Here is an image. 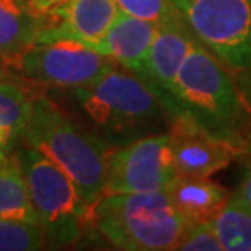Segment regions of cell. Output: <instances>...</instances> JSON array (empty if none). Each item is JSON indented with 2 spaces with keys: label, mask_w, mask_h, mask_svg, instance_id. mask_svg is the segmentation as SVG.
Instances as JSON below:
<instances>
[{
  "label": "cell",
  "mask_w": 251,
  "mask_h": 251,
  "mask_svg": "<svg viewBox=\"0 0 251 251\" xmlns=\"http://www.w3.org/2000/svg\"><path fill=\"white\" fill-rule=\"evenodd\" d=\"M168 116L248 149L251 109L225 65L196 41L179 69L168 101Z\"/></svg>",
  "instance_id": "obj_1"
},
{
  "label": "cell",
  "mask_w": 251,
  "mask_h": 251,
  "mask_svg": "<svg viewBox=\"0 0 251 251\" xmlns=\"http://www.w3.org/2000/svg\"><path fill=\"white\" fill-rule=\"evenodd\" d=\"M29 147L64 170L88 207L104 194L111 147L97 135L80 129L48 97H34L31 114L23 129Z\"/></svg>",
  "instance_id": "obj_2"
},
{
  "label": "cell",
  "mask_w": 251,
  "mask_h": 251,
  "mask_svg": "<svg viewBox=\"0 0 251 251\" xmlns=\"http://www.w3.org/2000/svg\"><path fill=\"white\" fill-rule=\"evenodd\" d=\"M92 217L113 247L127 251L176 250L191 225L175 209L167 191L103 194Z\"/></svg>",
  "instance_id": "obj_3"
},
{
  "label": "cell",
  "mask_w": 251,
  "mask_h": 251,
  "mask_svg": "<svg viewBox=\"0 0 251 251\" xmlns=\"http://www.w3.org/2000/svg\"><path fill=\"white\" fill-rule=\"evenodd\" d=\"M15 155L26 178L46 245L69 247L77 243L92 217V207L85 204L74 181L64 170L29 145Z\"/></svg>",
  "instance_id": "obj_4"
},
{
  "label": "cell",
  "mask_w": 251,
  "mask_h": 251,
  "mask_svg": "<svg viewBox=\"0 0 251 251\" xmlns=\"http://www.w3.org/2000/svg\"><path fill=\"white\" fill-rule=\"evenodd\" d=\"M72 95L95 123L118 135L168 114L145 80L116 67L88 87L74 88Z\"/></svg>",
  "instance_id": "obj_5"
},
{
  "label": "cell",
  "mask_w": 251,
  "mask_h": 251,
  "mask_svg": "<svg viewBox=\"0 0 251 251\" xmlns=\"http://www.w3.org/2000/svg\"><path fill=\"white\" fill-rule=\"evenodd\" d=\"M193 31L232 72L251 67V0H170Z\"/></svg>",
  "instance_id": "obj_6"
},
{
  "label": "cell",
  "mask_w": 251,
  "mask_h": 251,
  "mask_svg": "<svg viewBox=\"0 0 251 251\" xmlns=\"http://www.w3.org/2000/svg\"><path fill=\"white\" fill-rule=\"evenodd\" d=\"M12 65L36 83L74 90L95 83L116 62L77 39H54L29 46Z\"/></svg>",
  "instance_id": "obj_7"
},
{
  "label": "cell",
  "mask_w": 251,
  "mask_h": 251,
  "mask_svg": "<svg viewBox=\"0 0 251 251\" xmlns=\"http://www.w3.org/2000/svg\"><path fill=\"white\" fill-rule=\"evenodd\" d=\"M176 176L170 134L147 135L111 155L104 194L165 191Z\"/></svg>",
  "instance_id": "obj_8"
},
{
  "label": "cell",
  "mask_w": 251,
  "mask_h": 251,
  "mask_svg": "<svg viewBox=\"0 0 251 251\" xmlns=\"http://www.w3.org/2000/svg\"><path fill=\"white\" fill-rule=\"evenodd\" d=\"M196 41L198 39L176 8L158 23L147 59L137 75L155 90L165 109H168L176 75Z\"/></svg>",
  "instance_id": "obj_9"
},
{
  "label": "cell",
  "mask_w": 251,
  "mask_h": 251,
  "mask_svg": "<svg viewBox=\"0 0 251 251\" xmlns=\"http://www.w3.org/2000/svg\"><path fill=\"white\" fill-rule=\"evenodd\" d=\"M172 137L175 163L178 175L188 176H210L225 170L247 149L220 135L205 132L184 119H172Z\"/></svg>",
  "instance_id": "obj_10"
},
{
  "label": "cell",
  "mask_w": 251,
  "mask_h": 251,
  "mask_svg": "<svg viewBox=\"0 0 251 251\" xmlns=\"http://www.w3.org/2000/svg\"><path fill=\"white\" fill-rule=\"evenodd\" d=\"M119 12L116 0H70L44 18L36 43L77 39L92 48L109 31Z\"/></svg>",
  "instance_id": "obj_11"
},
{
  "label": "cell",
  "mask_w": 251,
  "mask_h": 251,
  "mask_svg": "<svg viewBox=\"0 0 251 251\" xmlns=\"http://www.w3.org/2000/svg\"><path fill=\"white\" fill-rule=\"evenodd\" d=\"M158 23L119 12L109 31L93 44V49L137 75L157 33Z\"/></svg>",
  "instance_id": "obj_12"
},
{
  "label": "cell",
  "mask_w": 251,
  "mask_h": 251,
  "mask_svg": "<svg viewBox=\"0 0 251 251\" xmlns=\"http://www.w3.org/2000/svg\"><path fill=\"white\" fill-rule=\"evenodd\" d=\"M165 191L188 224L212 222L230 199L228 189L209 179V176L178 175Z\"/></svg>",
  "instance_id": "obj_13"
},
{
  "label": "cell",
  "mask_w": 251,
  "mask_h": 251,
  "mask_svg": "<svg viewBox=\"0 0 251 251\" xmlns=\"http://www.w3.org/2000/svg\"><path fill=\"white\" fill-rule=\"evenodd\" d=\"M44 18L26 0H0V57L12 65L29 46L36 44Z\"/></svg>",
  "instance_id": "obj_14"
},
{
  "label": "cell",
  "mask_w": 251,
  "mask_h": 251,
  "mask_svg": "<svg viewBox=\"0 0 251 251\" xmlns=\"http://www.w3.org/2000/svg\"><path fill=\"white\" fill-rule=\"evenodd\" d=\"M0 217L41 225L23 168L15 153L0 163Z\"/></svg>",
  "instance_id": "obj_15"
},
{
  "label": "cell",
  "mask_w": 251,
  "mask_h": 251,
  "mask_svg": "<svg viewBox=\"0 0 251 251\" xmlns=\"http://www.w3.org/2000/svg\"><path fill=\"white\" fill-rule=\"evenodd\" d=\"M212 225L224 250L251 251V209L237 196H230L227 204L214 217Z\"/></svg>",
  "instance_id": "obj_16"
},
{
  "label": "cell",
  "mask_w": 251,
  "mask_h": 251,
  "mask_svg": "<svg viewBox=\"0 0 251 251\" xmlns=\"http://www.w3.org/2000/svg\"><path fill=\"white\" fill-rule=\"evenodd\" d=\"M33 98L13 80L0 82V129H3L12 140L23 135V129L31 114Z\"/></svg>",
  "instance_id": "obj_17"
},
{
  "label": "cell",
  "mask_w": 251,
  "mask_h": 251,
  "mask_svg": "<svg viewBox=\"0 0 251 251\" xmlns=\"http://www.w3.org/2000/svg\"><path fill=\"white\" fill-rule=\"evenodd\" d=\"M44 245V232L39 224L0 217V251H34Z\"/></svg>",
  "instance_id": "obj_18"
},
{
  "label": "cell",
  "mask_w": 251,
  "mask_h": 251,
  "mask_svg": "<svg viewBox=\"0 0 251 251\" xmlns=\"http://www.w3.org/2000/svg\"><path fill=\"white\" fill-rule=\"evenodd\" d=\"M176 250L184 251H222L224 245L215 232L212 222L191 224Z\"/></svg>",
  "instance_id": "obj_19"
},
{
  "label": "cell",
  "mask_w": 251,
  "mask_h": 251,
  "mask_svg": "<svg viewBox=\"0 0 251 251\" xmlns=\"http://www.w3.org/2000/svg\"><path fill=\"white\" fill-rule=\"evenodd\" d=\"M116 3L121 12L155 23L163 22L175 12L170 0H116Z\"/></svg>",
  "instance_id": "obj_20"
},
{
  "label": "cell",
  "mask_w": 251,
  "mask_h": 251,
  "mask_svg": "<svg viewBox=\"0 0 251 251\" xmlns=\"http://www.w3.org/2000/svg\"><path fill=\"white\" fill-rule=\"evenodd\" d=\"M29 7L33 8L34 13H38L39 17L46 18L49 13L54 12L56 8L62 7L70 0H26Z\"/></svg>",
  "instance_id": "obj_21"
},
{
  "label": "cell",
  "mask_w": 251,
  "mask_h": 251,
  "mask_svg": "<svg viewBox=\"0 0 251 251\" xmlns=\"http://www.w3.org/2000/svg\"><path fill=\"white\" fill-rule=\"evenodd\" d=\"M235 196H237L245 205H248L251 209V162L247 165V168H245L242 181H240V186H238L237 194Z\"/></svg>",
  "instance_id": "obj_22"
},
{
  "label": "cell",
  "mask_w": 251,
  "mask_h": 251,
  "mask_svg": "<svg viewBox=\"0 0 251 251\" xmlns=\"http://www.w3.org/2000/svg\"><path fill=\"white\" fill-rule=\"evenodd\" d=\"M12 137L5 132L3 129H0V163L5 162L8 157H10V145H12Z\"/></svg>",
  "instance_id": "obj_23"
},
{
  "label": "cell",
  "mask_w": 251,
  "mask_h": 251,
  "mask_svg": "<svg viewBox=\"0 0 251 251\" xmlns=\"http://www.w3.org/2000/svg\"><path fill=\"white\" fill-rule=\"evenodd\" d=\"M240 90L243 92L245 98H247V101L250 104V109H251V78L250 80H240L238 83ZM247 153L250 155L251 153V129H250V137H248V149H247Z\"/></svg>",
  "instance_id": "obj_24"
},
{
  "label": "cell",
  "mask_w": 251,
  "mask_h": 251,
  "mask_svg": "<svg viewBox=\"0 0 251 251\" xmlns=\"http://www.w3.org/2000/svg\"><path fill=\"white\" fill-rule=\"evenodd\" d=\"M7 80H13L12 74L8 70V64L0 57V82H7Z\"/></svg>",
  "instance_id": "obj_25"
},
{
  "label": "cell",
  "mask_w": 251,
  "mask_h": 251,
  "mask_svg": "<svg viewBox=\"0 0 251 251\" xmlns=\"http://www.w3.org/2000/svg\"><path fill=\"white\" fill-rule=\"evenodd\" d=\"M250 78H251V67L248 70H245V72L238 74V80H250Z\"/></svg>",
  "instance_id": "obj_26"
}]
</instances>
